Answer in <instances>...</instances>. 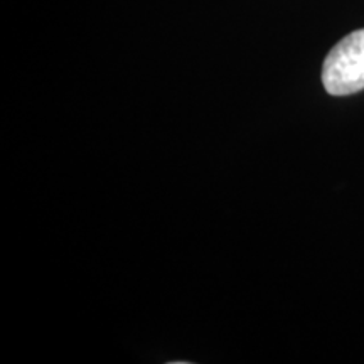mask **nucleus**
I'll return each instance as SVG.
<instances>
[{
  "instance_id": "obj_1",
  "label": "nucleus",
  "mask_w": 364,
  "mask_h": 364,
  "mask_svg": "<svg viewBox=\"0 0 364 364\" xmlns=\"http://www.w3.org/2000/svg\"><path fill=\"white\" fill-rule=\"evenodd\" d=\"M322 83L334 97L364 90V29L346 36L331 49L322 66Z\"/></svg>"
}]
</instances>
